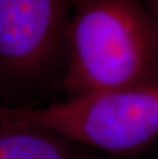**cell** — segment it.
<instances>
[{
  "instance_id": "cell-1",
  "label": "cell",
  "mask_w": 158,
  "mask_h": 159,
  "mask_svg": "<svg viewBox=\"0 0 158 159\" xmlns=\"http://www.w3.org/2000/svg\"><path fill=\"white\" fill-rule=\"evenodd\" d=\"M66 99L158 84V23L136 0H72Z\"/></svg>"
},
{
  "instance_id": "cell-2",
  "label": "cell",
  "mask_w": 158,
  "mask_h": 159,
  "mask_svg": "<svg viewBox=\"0 0 158 159\" xmlns=\"http://www.w3.org/2000/svg\"><path fill=\"white\" fill-rule=\"evenodd\" d=\"M0 120L52 131L119 159H137L158 137V84L110 89L35 108L0 105Z\"/></svg>"
},
{
  "instance_id": "cell-6",
  "label": "cell",
  "mask_w": 158,
  "mask_h": 159,
  "mask_svg": "<svg viewBox=\"0 0 158 159\" xmlns=\"http://www.w3.org/2000/svg\"><path fill=\"white\" fill-rule=\"evenodd\" d=\"M138 159H158V137Z\"/></svg>"
},
{
  "instance_id": "cell-3",
  "label": "cell",
  "mask_w": 158,
  "mask_h": 159,
  "mask_svg": "<svg viewBox=\"0 0 158 159\" xmlns=\"http://www.w3.org/2000/svg\"><path fill=\"white\" fill-rule=\"evenodd\" d=\"M72 0H0V105L35 108L62 89Z\"/></svg>"
},
{
  "instance_id": "cell-5",
  "label": "cell",
  "mask_w": 158,
  "mask_h": 159,
  "mask_svg": "<svg viewBox=\"0 0 158 159\" xmlns=\"http://www.w3.org/2000/svg\"><path fill=\"white\" fill-rule=\"evenodd\" d=\"M158 23V0H136Z\"/></svg>"
},
{
  "instance_id": "cell-4",
  "label": "cell",
  "mask_w": 158,
  "mask_h": 159,
  "mask_svg": "<svg viewBox=\"0 0 158 159\" xmlns=\"http://www.w3.org/2000/svg\"><path fill=\"white\" fill-rule=\"evenodd\" d=\"M84 149L52 131L0 120V159H80Z\"/></svg>"
},
{
  "instance_id": "cell-7",
  "label": "cell",
  "mask_w": 158,
  "mask_h": 159,
  "mask_svg": "<svg viewBox=\"0 0 158 159\" xmlns=\"http://www.w3.org/2000/svg\"><path fill=\"white\" fill-rule=\"evenodd\" d=\"M80 159H119V158L109 156V155L100 153V152L93 151V150H89V149L85 148Z\"/></svg>"
}]
</instances>
